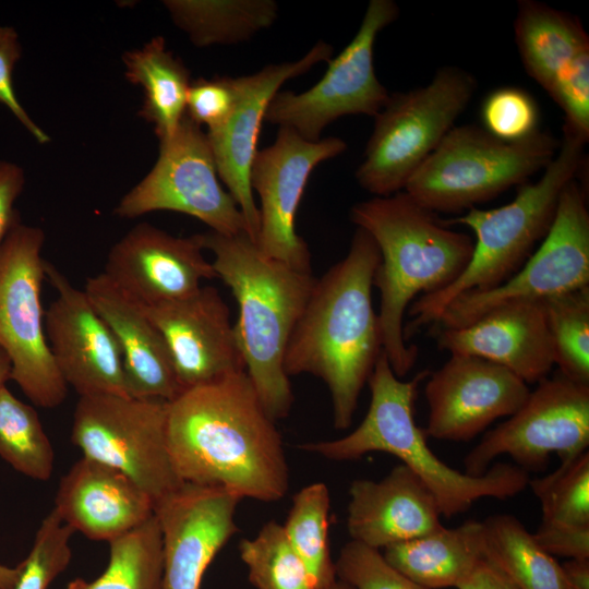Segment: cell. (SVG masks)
Wrapping results in <instances>:
<instances>
[{"label":"cell","mask_w":589,"mask_h":589,"mask_svg":"<svg viewBox=\"0 0 589 589\" xmlns=\"http://www.w3.org/2000/svg\"><path fill=\"white\" fill-rule=\"evenodd\" d=\"M247 371L182 390L168 401L167 445L185 483L275 502L289 488L283 440Z\"/></svg>","instance_id":"1"},{"label":"cell","mask_w":589,"mask_h":589,"mask_svg":"<svg viewBox=\"0 0 589 589\" xmlns=\"http://www.w3.org/2000/svg\"><path fill=\"white\" fill-rule=\"evenodd\" d=\"M381 255L373 238L358 228L347 255L316 278L288 340V376L312 374L327 386L334 426L352 423L359 396L383 351L372 287Z\"/></svg>","instance_id":"2"},{"label":"cell","mask_w":589,"mask_h":589,"mask_svg":"<svg viewBox=\"0 0 589 589\" xmlns=\"http://www.w3.org/2000/svg\"><path fill=\"white\" fill-rule=\"evenodd\" d=\"M350 219L380 250L373 286L380 291L382 349L401 378L418 358V347L404 338L406 310L420 293L452 285L467 267L474 242L469 235L449 229L405 191L354 204Z\"/></svg>","instance_id":"3"},{"label":"cell","mask_w":589,"mask_h":589,"mask_svg":"<svg viewBox=\"0 0 589 589\" xmlns=\"http://www.w3.org/2000/svg\"><path fill=\"white\" fill-rule=\"evenodd\" d=\"M197 236L237 301L235 330L247 374L269 417L284 419L293 402L285 350L316 278L268 257L247 233Z\"/></svg>","instance_id":"4"},{"label":"cell","mask_w":589,"mask_h":589,"mask_svg":"<svg viewBox=\"0 0 589 589\" xmlns=\"http://www.w3.org/2000/svg\"><path fill=\"white\" fill-rule=\"evenodd\" d=\"M429 374L422 370L401 381L382 351L368 380L371 401L361 423L340 438L298 447L335 461L356 460L371 452L394 455L425 483L447 518L466 512L480 498L506 500L524 491L529 476L516 465L495 464L481 476H470L450 468L430 449L428 436L413 417L418 387Z\"/></svg>","instance_id":"5"},{"label":"cell","mask_w":589,"mask_h":589,"mask_svg":"<svg viewBox=\"0 0 589 589\" xmlns=\"http://www.w3.org/2000/svg\"><path fill=\"white\" fill-rule=\"evenodd\" d=\"M586 143L563 131L560 148L534 183L519 185L515 199L496 208L472 207L465 215L442 219L445 226L469 227L476 242L461 275L445 289L420 296L411 303L412 316L404 328L406 341L423 326L435 324L446 305L471 290H486L509 279L530 257L549 232L564 187L585 165Z\"/></svg>","instance_id":"6"},{"label":"cell","mask_w":589,"mask_h":589,"mask_svg":"<svg viewBox=\"0 0 589 589\" xmlns=\"http://www.w3.org/2000/svg\"><path fill=\"white\" fill-rule=\"evenodd\" d=\"M561 141L546 131L514 142L476 124L454 127L404 191L434 213L459 214L543 170Z\"/></svg>","instance_id":"7"},{"label":"cell","mask_w":589,"mask_h":589,"mask_svg":"<svg viewBox=\"0 0 589 589\" xmlns=\"http://www.w3.org/2000/svg\"><path fill=\"white\" fill-rule=\"evenodd\" d=\"M477 80L456 65H444L422 87L389 94L374 117L357 182L374 196L405 189L408 180L454 128L474 95Z\"/></svg>","instance_id":"8"},{"label":"cell","mask_w":589,"mask_h":589,"mask_svg":"<svg viewBox=\"0 0 589 589\" xmlns=\"http://www.w3.org/2000/svg\"><path fill=\"white\" fill-rule=\"evenodd\" d=\"M40 228L17 220L0 244V346L11 380L36 406L55 408L68 395L45 332L41 287L46 278Z\"/></svg>","instance_id":"9"},{"label":"cell","mask_w":589,"mask_h":589,"mask_svg":"<svg viewBox=\"0 0 589 589\" xmlns=\"http://www.w3.org/2000/svg\"><path fill=\"white\" fill-rule=\"evenodd\" d=\"M167 407L168 401L157 398L80 396L72 443L83 456L125 473L155 505L184 483L168 450Z\"/></svg>","instance_id":"10"},{"label":"cell","mask_w":589,"mask_h":589,"mask_svg":"<svg viewBox=\"0 0 589 589\" xmlns=\"http://www.w3.org/2000/svg\"><path fill=\"white\" fill-rule=\"evenodd\" d=\"M576 179L562 190L553 224L526 263L497 287L454 298L434 326L464 327L507 304L543 302L589 286V212Z\"/></svg>","instance_id":"11"},{"label":"cell","mask_w":589,"mask_h":589,"mask_svg":"<svg viewBox=\"0 0 589 589\" xmlns=\"http://www.w3.org/2000/svg\"><path fill=\"white\" fill-rule=\"evenodd\" d=\"M399 14L393 0H371L361 25L344 50L329 59L323 77L302 93L277 92L272 98L265 121L296 131L306 141L316 142L323 130L347 115L375 117L389 93L374 69V44L381 31Z\"/></svg>","instance_id":"12"},{"label":"cell","mask_w":589,"mask_h":589,"mask_svg":"<svg viewBox=\"0 0 589 589\" xmlns=\"http://www.w3.org/2000/svg\"><path fill=\"white\" fill-rule=\"evenodd\" d=\"M155 211L192 216L217 233L249 236L238 204L219 182L207 134L187 115L177 131L159 142L155 166L121 199L115 214L135 218Z\"/></svg>","instance_id":"13"},{"label":"cell","mask_w":589,"mask_h":589,"mask_svg":"<svg viewBox=\"0 0 589 589\" xmlns=\"http://www.w3.org/2000/svg\"><path fill=\"white\" fill-rule=\"evenodd\" d=\"M588 445L589 385L558 373L540 381L514 414L482 437L465 457V472L481 476L502 455L527 472L539 471L552 454L565 462Z\"/></svg>","instance_id":"14"},{"label":"cell","mask_w":589,"mask_h":589,"mask_svg":"<svg viewBox=\"0 0 589 589\" xmlns=\"http://www.w3.org/2000/svg\"><path fill=\"white\" fill-rule=\"evenodd\" d=\"M346 148L347 143L339 137L311 142L292 129L279 127L275 142L257 151L250 184L261 202L255 243L262 253L297 271L312 273L310 250L296 230L298 207L314 168Z\"/></svg>","instance_id":"15"},{"label":"cell","mask_w":589,"mask_h":589,"mask_svg":"<svg viewBox=\"0 0 589 589\" xmlns=\"http://www.w3.org/2000/svg\"><path fill=\"white\" fill-rule=\"evenodd\" d=\"M57 298L45 312V332L53 361L80 396H129L122 354L113 333L84 290L45 263Z\"/></svg>","instance_id":"16"},{"label":"cell","mask_w":589,"mask_h":589,"mask_svg":"<svg viewBox=\"0 0 589 589\" xmlns=\"http://www.w3.org/2000/svg\"><path fill=\"white\" fill-rule=\"evenodd\" d=\"M428 437L467 442L498 418L514 414L526 401L528 385L506 368L459 353L429 374Z\"/></svg>","instance_id":"17"},{"label":"cell","mask_w":589,"mask_h":589,"mask_svg":"<svg viewBox=\"0 0 589 589\" xmlns=\"http://www.w3.org/2000/svg\"><path fill=\"white\" fill-rule=\"evenodd\" d=\"M332 55L333 47L320 40L296 61L267 64L254 74L236 77L238 98L229 120L220 130L206 133L218 177L244 216L253 242L259 232L260 213L250 184V170L259 151L267 107L286 81L328 61Z\"/></svg>","instance_id":"18"},{"label":"cell","mask_w":589,"mask_h":589,"mask_svg":"<svg viewBox=\"0 0 589 589\" xmlns=\"http://www.w3.org/2000/svg\"><path fill=\"white\" fill-rule=\"evenodd\" d=\"M240 501L221 488L184 482L154 505L163 540V589H200L212 561L238 532Z\"/></svg>","instance_id":"19"},{"label":"cell","mask_w":589,"mask_h":589,"mask_svg":"<svg viewBox=\"0 0 589 589\" xmlns=\"http://www.w3.org/2000/svg\"><path fill=\"white\" fill-rule=\"evenodd\" d=\"M163 335L181 392L245 370L230 310L217 288L145 306Z\"/></svg>","instance_id":"20"},{"label":"cell","mask_w":589,"mask_h":589,"mask_svg":"<svg viewBox=\"0 0 589 589\" xmlns=\"http://www.w3.org/2000/svg\"><path fill=\"white\" fill-rule=\"evenodd\" d=\"M197 235L175 237L147 223L133 227L109 251L104 274L143 306L185 298L217 278Z\"/></svg>","instance_id":"21"},{"label":"cell","mask_w":589,"mask_h":589,"mask_svg":"<svg viewBox=\"0 0 589 589\" xmlns=\"http://www.w3.org/2000/svg\"><path fill=\"white\" fill-rule=\"evenodd\" d=\"M432 335L438 349L502 365L527 385L548 377L554 365L544 301L507 304L464 327H433Z\"/></svg>","instance_id":"22"},{"label":"cell","mask_w":589,"mask_h":589,"mask_svg":"<svg viewBox=\"0 0 589 589\" xmlns=\"http://www.w3.org/2000/svg\"><path fill=\"white\" fill-rule=\"evenodd\" d=\"M349 494L347 530L351 540L378 551L443 527L433 493L402 464L380 481H352Z\"/></svg>","instance_id":"23"},{"label":"cell","mask_w":589,"mask_h":589,"mask_svg":"<svg viewBox=\"0 0 589 589\" xmlns=\"http://www.w3.org/2000/svg\"><path fill=\"white\" fill-rule=\"evenodd\" d=\"M53 508L74 531L111 541L154 515V502L122 471L83 456L61 478Z\"/></svg>","instance_id":"24"},{"label":"cell","mask_w":589,"mask_h":589,"mask_svg":"<svg viewBox=\"0 0 589 589\" xmlns=\"http://www.w3.org/2000/svg\"><path fill=\"white\" fill-rule=\"evenodd\" d=\"M84 291L119 345L128 395L172 400L181 393L169 350L145 306L100 273L87 278Z\"/></svg>","instance_id":"25"},{"label":"cell","mask_w":589,"mask_h":589,"mask_svg":"<svg viewBox=\"0 0 589 589\" xmlns=\"http://www.w3.org/2000/svg\"><path fill=\"white\" fill-rule=\"evenodd\" d=\"M385 561L424 589L456 587L483 557L482 521L467 520L392 544L384 549Z\"/></svg>","instance_id":"26"},{"label":"cell","mask_w":589,"mask_h":589,"mask_svg":"<svg viewBox=\"0 0 589 589\" xmlns=\"http://www.w3.org/2000/svg\"><path fill=\"white\" fill-rule=\"evenodd\" d=\"M514 35L526 72L546 93L557 73L589 48L577 16L534 0L518 1Z\"/></svg>","instance_id":"27"},{"label":"cell","mask_w":589,"mask_h":589,"mask_svg":"<svg viewBox=\"0 0 589 589\" xmlns=\"http://www.w3.org/2000/svg\"><path fill=\"white\" fill-rule=\"evenodd\" d=\"M125 77L144 91L140 115L154 125L159 142L169 139L185 117L191 84L183 62L155 37L123 56Z\"/></svg>","instance_id":"28"},{"label":"cell","mask_w":589,"mask_h":589,"mask_svg":"<svg viewBox=\"0 0 589 589\" xmlns=\"http://www.w3.org/2000/svg\"><path fill=\"white\" fill-rule=\"evenodd\" d=\"M165 5L199 47L249 40L278 16V4L273 0H177L165 1Z\"/></svg>","instance_id":"29"},{"label":"cell","mask_w":589,"mask_h":589,"mask_svg":"<svg viewBox=\"0 0 589 589\" xmlns=\"http://www.w3.org/2000/svg\"><path fill=\"white\" fill-rule=\"evenodd\" d=\"M483 556L519 589H566L562 566L513 515L482 521Z\"/></svg>","instance_id":"30"},{"label":"cell","mask_w":589,"mask_h":589,"mask_svg":"<svg viewBox=\"0 0 589 589\" xmlns=\"http://www.w3.org/2000/svg\"><path fill=\"white\" fill-rule=\"evenodd\" d=\"M109 543V561L92 581L75 578L67 589H163V540L154 515Z\"/></svg>","instance_id":"31"},{"label":"cell","mask_w":589,"mask_h":589,"mask_svg":"<svg viewBox=\"0 0 589 589\" xmlns=\"http://www.w3.org/2000/svg\"><path fill=\"white\" fill-rule=\"evenodd\" d=\"M329 508L327 485L323 482L309 484L293 495L283 525L289 543L304 563L316 589H323L337 579L328 540Z\"/></svg>","instance_id":"32"},{"label":"cell","mask_w":589,"mask_h":589,"mask_svg":"<svg viewBox=\"0 0 589 589\" xmlns=\"http://www.w3.org/2000/svg\"><path fill=\"white\" fill-rule=\"evenodd\" d=\"M0 457L17 472L39 481L50 479L53 448L36 410L0 387Z\"/></svg>","instance_id":"33"},{"label":"cell","mask_w":589,"mask_h":589,"mask_svg":"<svg viewBox=\"0 0 589 589\" xmlns=\"http://www.w3.org/2000/svg\"><path fill=\"white\" fill-rule=\"evenodd\" d=\"M554 364L573 382L589 385V286L544 301Z\"/></svg>","instance_id":"34"},{"label":"cell","mask_w":589,"mask_h":589,"mask_svg":"<svg viewBox=\"0 0 589 589\" xmlns=\"http://www.w3.org/2000/svg\"><path fill=\"white\" fill-rule=\"evenodd\" d=\"M239 553L256 589H316L283 525L266 522L252 539H242Z\"/></svg>","instance_id":"35"},{"label":"cell","mask_w":589,"mask_h":589,"mask_svg":"<svg viewBox=\"0 0 589 589\" xmlns=\"http://www.w3.org/2000/svg\"><path fill=\"white\" fill-rule=\"evenodd\" d=\"M528 484L539 500L542 520L589 526V454L584 452L561 462L552 473L529 479Z\"/></svg>","instance_id":"36"},{"label":"cell","mask_w":589,"mask_h":589,"mask_svg":"<svg viewBox=\"0 0 589 589\" xmlns=\"http://www.w3.org/2000/svg\"><path fill=\"white\" fill-rule=\"evenodd\" d=\"M74 532L52 508L41 520L28 555L17 565L12 589H48L71 561L70 539Z\"/></svg>","instance_id":"37"},{"label":"cell","mask_w":589,"mask_h":589,"mask_svg":"<svg viewBox=\"0 0 589 589\" xmlns=\"http://www.w3.org/2000/svg\"><path fill=\"white\" fill-rule=\"evenodd\" d=\"M483 129L507 141L524 140L539 130V108L533 97L518 87H501L489 93L481 106Z\"/></svg>","instance_id":"38"},{"label":"cell","mask_w":589,"mask_h":589,"mask_svg":"<svg viewBox=\"0 0 589 589\" xmlns=\"http://www.w3.org/2000/svg\"><path fill=\"white\" fill-rule=\"evenodd\" d=\"M335 572L354 589H424L392 567L381 551L352 540L340 550Z\"/></svg>","instance_id":"39"},{"label":"cell","mask_w":589,"mask_h":589,"mask_svg":"<svg viewBox=\"0 0 589 589\" xmlns=\"http://www.w3.org/2000/svg\"><path fill=\"white\" fill-rule=\"evenodd\" d=\"M564 112L563 131L589 139V48L576 55L555 76L548 92Z\"/></svg>","instance_id":"40"},{"label":"cell","mask_w":589,"mask_h":589,"mask_svg":"<svg viewBox=\"0 0 589 589\" xmlns=\"http://www.w3.org/2000/svg\"><path fill=\"white\" fill-rule=\"evenodd\" d=\"M236 77L215 75L191 82L187 97V116L207 133L220 130L229 120L237 104Z\"/></svg>","instance_id":"41"},{"label":"cell","mask_w":589,"mask_h":589,"mask_svg":"<svg viewBox=\"0 0 589 589\" xmlns=\"http://www.w3.org/2000/svg\"><path fill=\"white\" fill-rule=\"evenodd\" d=\"M21 57L17 34L11 27H0V104L4 105L40 144L49 136L31 119L21 106L13 87V69Z\"/></svg>","instance_id":"42"},{"label":"cell","mask_w":589,"mask_h":589,"mask_svg":"<svg viewBox=\"0 0 589 589\" xmlns=\"http://www.w3.org/2000/svg\"><path fill=\"white\" fill-rule=\"evenodd\" d=\"M549 554L569 560L589 558V526H573L542 520L532 533Z\"/></svg>","instance_id":"43"},{"label":"cell","mask_w":589,"mask_h":589,"mask_svg":"<svg viewBox=\"0 0 589 589\" xmlns=\"http://www.w3.org/2000/svg\"><path fill=\"white\" fill-rule=\"evenodd\" d=\"M23 185V170L15 164L0 160V244L11 227L20 220L14 203Z\"/></svg>","instance_id":"44"},{"label":"cell","mask_w":589,"mask_h":589,"mask_svg":"<svg viewBox=\"0 0 589 589\" xmlns=\"http://www.w3.org/2000/svg\"><path fill=\"white\" fill-rule=\"evenodd\" d=\"M457 589H519L496 565L484 556L457 584Z\"/></svg>","instance_id":"45"},{"label":"cell","mask_w":589,"mask_h":589,"mask_svg":"<svg viewBox=\"0 0 589 589\" xmlns=\"http://www.w3.org/2000/svg\"><path fill=\"white\" fill-rule=\"evenodd\" d=\"M561 566L566 589H589V558H572Z\"/></svg>","instance_id":"46"},{"label":"cell","mask_w":589,"mask_h":589,"mask_svg":"<svg viewBox=\"0 0 589 589\" xmlns=\"http://www.w3.org/2000/svg\"><path fill=\"white\" fill-rule=\"evenodd\" d=\"M19 573L17 565L10 567L0 564V589H12Z\"/></svg>","instance_id":"47"},{"label":"cell","mask_w":589,"mask_h":589,"mask_svg":"<svg viewBox=\"0 0 589 589\" xmlns=\"http://www.w3.org/2000/svg\"><path fill=\"white\" fill-rule=\"evenodd\" d=\"M11 361L5 350L0 346V387L11 380Z\"/></svg>","instance_id":"48"},{"label":"cell","mask_w":589,"mask_h":589,"mask_svg":"<svg viewBox=\"0 0 589 589\" xmlns=\"http://www.w3.org/2000/svg\"><path fill=\"white\" fill-rule=\"evenodd\" d=\"M323 589H354V588L345 581L336 579L333 584H330L329 586Z\"/></svg>","instance_id":"49"}]
</instances>
